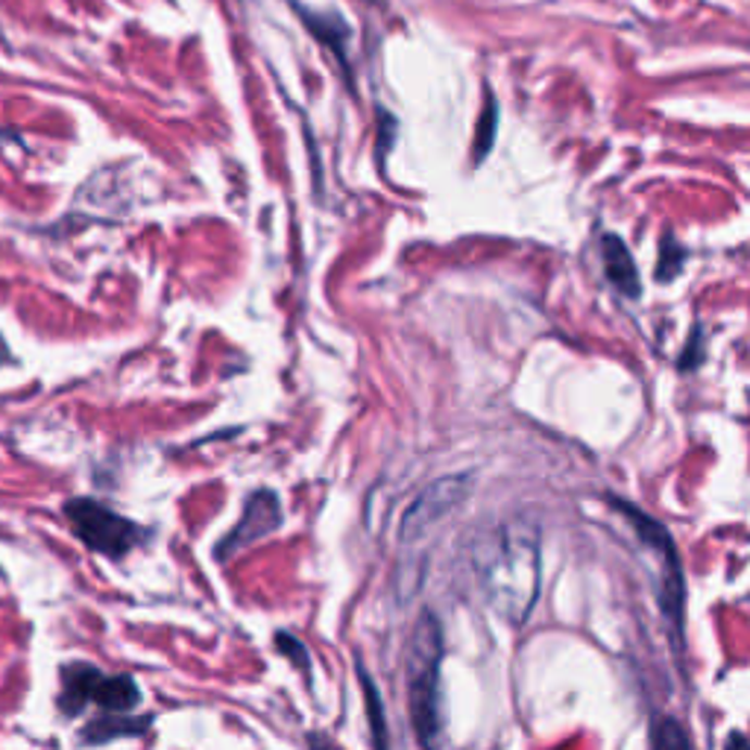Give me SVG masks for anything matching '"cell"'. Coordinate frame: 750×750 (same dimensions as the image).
<instances>
[{
	"label": "cell",
	"mask_w": 750,
	"mask_h": 750,
	"mask_svg": "<svg viewBox=\"0 0 750 750\" xmlns=\"http://www.w3.org/2000/svg\"><path fill=\"white\" fill-rule=\"evenodd\" d=\"M484 598L510 625L530 616L539 596V539L528 522L513 520L484 534L472 551Z\"/></svg>",
	"instance_id": "obj_1"
},
{
	"label": "cell",
	"mask_w": 750,
	"mask_h": 750,
	"mask_svg": "<svg viewBox=\"0 0 750 750\" xmlns=\"http://www.w3.org/2000/svg\"><path fill=\"white\" fill-rule=\"evenodd\" d=\"M440 663L442 630L434 613L425 610L416 618L411 645H408V707L416 739L434 745L440 736Z\"/></svg>",
	"instance_id": "obj_2"
},
{
	"label": "cell",
	"mask_w": 750,
	"mask_h": 750,
	"mask_svg": "<svg viewBox=\"0 0 750 750\" xmlns=\"http://www.w3.org/2000/svg\"><path fill=\"white\" fill-rule=\"evenodd\" d=\"M613 508L622 510V516L630 522L636 537L642 539L648 549L660 558V607L663 616L672 622L674 630H684V607H686V587H684V566H680V554L674 549L672 534L660 525V522L648 520L642 510L627 504V501L610 499Z\"/></svg>",
	"instance_id": "obj_3"
},
{
	"label": "cell",
	"mask_w": 750,
	"mask_h": 750,
	"mask_svg": "<svg viewBox=\"0 0 750 750\" xmlns=\"http://www.w3.org/2000/svg\"><path fill=\"white\" fill-rule=\"evenodd\" d=\"M86 703H97L109 712H129L141 703V689L129 674L107 677L88 663L67 665L62 672L59 710L65 715H77Z\"/></svg>",
	"instance_id": "obj_4"
},
{
	"label": "cell",
	"mask_w": 750,
	"mask_h": 750,
	"mask_svg": "<svg viewBox=\"0 0 750 750\" xmlns=\"http://www.w3.org/2000/svg\"><path fill=\"white\" fill-rule=\"evenodd\" d=\"M65 516L71 530L86 542L88 549L97 551V554H107L112 560H121L124 554H129L147 537L135 522L117 516L115 510L95 499L67 501Z\"/></svg>",
	"instance_id": "obj_5"
},
{
	"label": "cell",
	"mask_w": 750,
	"mask_h": 750,
	"mask_svg": "<svg viewBox=\"0 0 750 750\" xmlns=\"http://www.w3.org/2000/svg\"><path fill=\"white\" fill-rule=\"evenodd\" d=\"M472 490V475H446V478H437L434 484H428L411 508L404 510L402 528H399V537L404 542H414V539L425 537L434 525H440L454 508H461L466 496Z\"/></svg>",
	"instance_id": "obj_6"
},
{
	"label": "cell",
	"mask_w": 750,
	"mask_h": 750,
	"mask_svg": "<svg viewBox=\"0 0 750 750\" xmlns=\"http://www.w3.org/2000/svg\"><path fill=\"white\" fill-rule=\"evenodd\" d=\"M279 525H282L279 496H276L273 490L252 492L250 501H247V508H243L241 522H238V525H235V528L223 537L221 546H217V558L229 560L232 554H238V551L252 546V542H259V539H264L267 534H273Z\"/></svg>",
	"instance_id": "obj_7"
},
{
	"label": "cell",
	"mask_w": 750,
	"mask_h": 750,
	"mask_svg": "<svg viewBox=\"0 0 750 750\" xmlns=\"http://www.w3.org/2000/svg\"><path fill=\"white\" fill-rule=\"evenodd\" d=\"M601 250H604L607 279L613 282V288L622 290V293L630 299L639 297V293H642V285H639V270H636L625 241H622L618 235H613V232H607L604 241H601Z\"/></svg>",
	"instance_id": "obj_8"
},
{
	"label": "cell",
	"mask_w": 750,
	"mask_h": 750,
	"mask_svg": "<svg viewBox=\"0 0 750 750\" xmlns=\"http://www.w3.org/2000/svg\"><path fill=\"white\" fill-rule=\"evenodd\" d=\"M153 718H129V712H117V715H109V718H95L88 724L86 733H79V741L83 745H107L112 739H121V736H145L150 730Z\"/></svg>",
	"instance_id": "obj_9"
},
{
	"label": "cell",
	"mask_w": 750,
	"mask_h": 750,
	"mask_svg": "<svg viewBox=\"0 0 750 750\" xmlns=\"http://www.w3.org/2000/svg\"><path fill=\"white\" fill-rule=\"evenodd\" d=\"M302 18H305V24H309L311 33H314L320 41H326L337 57H343V41H347L349 36L343 21L335 18V15H326V12H317V15H314V12H302Z\"/></svg>",
	"instance_id": "obj_10"
},
{
	"label": "cell",
	"mask_w": 750,
	"mask_h": 750,
	"mask_svg": "<svg viewBox=\"0 0 750 750\" xmlns=\"http://www.w3.org/2000/svg\"><path fill=\"white\" fill-rule=\"evenodd\" d=\"M358 677H361V689L366 695V712H370V730H373L375 748H387V722L382 715V698H378V689H375L373 677L366 674V668L358 665Z\"/></svg>",
	"instance_id": "obj_11"
},
{
	"label": "cell",
	"mask_w": 750,
	"mask_h": 750,
	"mask_svg": "<svg viewBox=\"0 0 750 750\" xmlns=\"http://www.w3.org/2000/svg\"><path fill=\"white\" fill-rule=\"evenodd\" d=\"M496 129H499V107H496V97H487V107H484L478 133H475V150H472L475 164H482L490 153L492 141H496Z\"/></svg>",
	"instance_id": "obj_12"
},
{
	"label": "cell",
	"mask_w": 750,
	"mask_h": 750,
	"mask_svg": "<svg viewBox=\"0 0 750 750\" xmlns=\"http://www.w3.org/2000/svg\"><path fill=\"white\" fill-rule=\"evenodd\" d=\"M651 745L657 748H689L692 739L686 736L684 724L674 718H657L654 730H651Z\"/></svg>",
	"instance_id": "obj_13"
},
{
	"label": "cell",
	"mask_w": 750,
	"mask_h": 750,
	"mask_svg": "<svg viewBox=\"0 0 750 750\" xmlns=\"http://www.w3.org/2000/svg\"><path fill=\"white\" fill-rule=\"evenodd\" d=\"M660 255H663V261H660V270H657V276L663 282H668L672 276H677V270L684 267V250L677 247V243L665 235L663 238V247H660Z\"/></svg>",
	"instance_id": "obj_14"
},
{
	"label": "cell",
	"mask_w": 750,
	"mask_h": 750,
	"mask_svg": "<svg viewBox=\"0 0 750 750\" xmlns=\"http://www.w3.org/2000/svg\"><path fill=\"white\" fill-rule=\"evenodd\" d=\"M276 645H279L282 651L288 654V660H293L299 668H309V651L302 648V642H299V639H293L290 634H279L276 636Z\"/></svg>",
	"instance_id": "obj_15"
},
{
	"label": "cell",
	"mask_w": 750,
	"mask_h": 750,
	"mask_svg": "<svg viewBox=\"0 0 750 750\" xmlns=\"http://www.w3.org/2000/svg\"><path fill=\"white\" fill-rule=\"evenodd\" d=\"M7 361V349H3V343H0V364Z\"/></svg>",
	"instance_id": "obj_16"
}]
</instances>
